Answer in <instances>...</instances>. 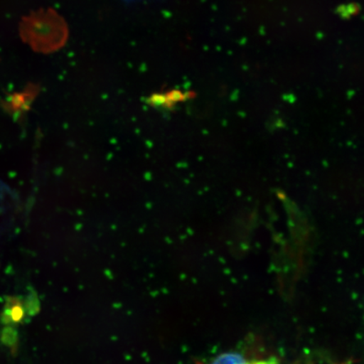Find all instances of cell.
Wrapping results in <instances>:
<instances>
[{
    "mask_svg": "<svg viewBox=\"0 0 364 364\" xmlns=\"http://www.w3.org/2000/svg\"><path fill=\"white\" fill-rule=\"evenodd\" d=\"M27 40L40 52L49 53L66 42L68 29L62 18L51 10L42 11L26 21L24 31Z\"/></svg>",
    "mask_w": 364,
    "mask_h": 364,
    "instance_id": "obj_1",
    "label": "cell"
},
{
    "mask_svg": "<svg viewBox=\"0 0 364 364\" xmlns=\"http://www.w3.org/2000/svg\"><path fill=\"white\" fill-rule=\"evenodd\" d=\"M197 364H280V361L276 357L252 358L242 353L230 351L218 354L209 363L197 362Z\"/></svg>",
    "mask_w": 364,
    "mask_h": 364,
    "instance_id": "obj_2",
    "label": "cell"
},
{
    "mask_svg": "<svg viewBox=\"0 0 364 364\" xmlns=\"http://www.w3.org/2000/svg\"><path fill=\"white\" fill-rule=\"evenodd\" d=\"M23 318V309L19 300L16 299H9L2 314V322L6 324L17 323Z\"/></svg>",
    "mask_w": 364,
    "mask_h": 364,
    "instance_id": "obj_3",
    "label": "cell"
},
{
    "mask_svg": "<svg viewBox=\"0 0 364 364\" xmlns=\"http://www.w3.org/2000/svg\"><path fill=\"white\" fill-rule=\"evenodd\" d=\"M340 15L345 18H348L353 15H356L358 13V6L356 4H349V6H345L339 8Z\"/></svg>",
    "mask_w": 364,
    "mask_h": 364,
    "instance_id": "obj_4",
    "label": "cell"
},
{
    "mask_svg": "<svg viewBox=\"0 0 364 364\" xmlns=\"http://www.w3.org/2000/svg\"><path fill=\"white\" fill-rule=\"evenodd\" d=\"M336 364H352V361H346V362L338 363H336Z\"/></svg>",
    "mask_w": 364,
    "mask_h": 364,
    "instance_id": "obj_5",
    "label": "cell"
}]
</instances>
